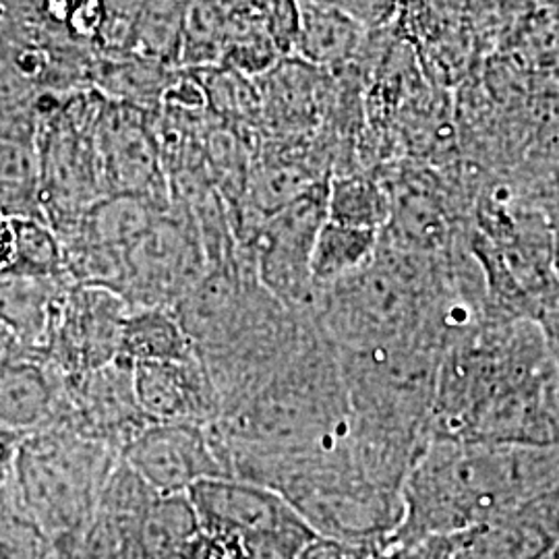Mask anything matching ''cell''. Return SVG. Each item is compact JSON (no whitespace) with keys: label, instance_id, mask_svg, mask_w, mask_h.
<instances>
[{"label":"cell","instance_id":"obj_19","mask_svg":"<svg viewBox=\"0 0 559 559\" xmlns=\"http://www.w3.org/2000/svg\"><path fill=\"white\" fill-rule=\"evenodd\" d=\"M55 392L34 365H0V425L36 427L50 419Z\"/></svg>","mask_w":559,"mask_h":559},{"label":"cell","instance_id":"obj_24","mask_svg":"<svg viewBox=\"0 0 559 559\" xmlns=\"http://www.w3.org/2000/svg\"><path fill=\"white\" fill-rule=\"evenodd\" d=\"M13 255H15V233L9 226L0 224V265L11 263Z\"/></svg>","mask_w":559,"mask_h":559},{"label":"cell","instance_id":"obj_2","mask_svg":"<svg viewBox=\"0 0 559 559\" xmlns=\"http://www.w3.org/2000/svg\"><path fill=\"white\" fill-rule=\"evenodd\" d=\"M559 487V445L431 438L402 485V520L388 545L456 537Z\"/></svg>","mask_w":559,"mask_h":559},{"label":"cell","instance_id":"obj_26","mask_svg":"<svg viewBox=\"0 0 559 559\" xmlns=\"http://www.w3.org/2000/svg\"><path fill=\"white\" fill-rule=\"evenodd\" d=\"M0 15H2V9H0Z\"/></svg>","mask_w":559,"mask_h":559},{"label":"cell","instance_id":"obj_21","mask_svg":"<svg viewBox=\"0 0 559 559\" xmlns=\"http://www.w3.org/2000/svg\"><path fill=\"white\" fill-rule=\"evenodd\" d=\"M332 11H338L348 20L359 23L365 32H378L394 20L400 0H309Z\"/></svg>","mask_w":559,"mask_h":559},{"label":"cell","instance_id":"obj_22","mask_svg":"<svg viewBox=\"0 0 559 559\" xmlns=\"http://www.w3.org/2000/svg\"><path fill=\"white\" fill-rule=\"evenodd\" d=\"M15 242H21L23 258L38 272H52L60 263L59 247L40 228H23Z\"/></svg>","mask_w":559,"mask_h":559},{"label":"cell","instance_id":"obj_17","mask_svg":"<svg viewBox=\"0 0 559 559\" xmlns=\"http://www.w3.org/2000/svg\"><path fill=\"white\" fill-rule=\"evenodd\" d=\"M380 233L325 221L311 255V278L320 295L323 288L359 272L373 260Z\"/></svg>","mask_w":559,"mask_h":559},{"label":"cell","instance_id":"obj_7","mask_svg":"<svg viewBox=\"0 0 559 559\" xmlns=\"http://www.w3.org/2000/svg\"><path fill=\"white\" fill-rule=\"evenodd\" d=\"M207 270L198 222L168 207L127 253L115 293L129 309H175Z\"/></svg>","mask_w":559,"mask_h":559},{"label":"cell","instance_id":"obj_13","mask_svg":"<svg viewBox=\"0 0 559 559\" xmlns=\"http://www.w3.org/2000/svg\"><path fill=\"white\" fill-rule=\"evenodd\" d=\"M129 305L106 286L78 284L67 299L60 346L71 378L119 359L120 332Z\"/></svg>","mask_w":559,"mask_h":559},{"label":"cell","instance_id":"obj_16","mask_svg":"<svg viewBox=\"0 0 559 559\" xmlns=\"http://www.w3.org/2000/svg\"><path fill=\"white\" fill-rule=\"evenodd\" d=\"M365 29L338 11L297 0V34L293 48L313 67H338L359 52Z\"/></svg>","mask_w":559,"mask_h":559},{"label":"cell","instance_id":"obj_3","mask_svg":"<svg viewBox=\"0 0 559 559\" xmlns=\"http://www.w3.org/2000/svg\"><path fill=\"white\" fill-rule=\"evenodd\" d=\"M233 464L316 454L348 436L350 406L338 348L321 334L278 373L212 425Z\"/></svg>","mask_w":559,"mask_h":559},{"label":"cell","instance_id":"obj_18","mask_svg":"<svg viewBox=\"0 0 559 559\" xmlns=\"http://www.w3.org/2000/svg\"><path fill=\"white\" fill-rule=\"evenodd\" d=\"M328 221L381 233L390 221V195L373 170H350L328 179Z\"/></svg>","mask_w":559,"mask_h":559},{"label":"cell","instance_id":"obj_11","mask_svg":"<svg viewBox=\"0 0 559 559\" xmlns=\"http://www.w3.org/2000/svg\"><path fill=\"white\" fill-rule=\"evenodd\" d=\"M559 543V487L456 535L452 559H547Z\"/></svg>","mask_w":559,"mask_h":559},{"label":"cell","instance_id":"obj_5","mask_svg":"<svg viewBox=\"0 0 559 559\" xmlns=\"http://www.w3.org/2000/svg\"><path fill=\"white\" fill-rule=\"evenodd\" d=\"M187 496L201 531L235 545L242 559H299L318 537L288 501L260 483L203 480Z\"/></svg>","mask_w":559,"mask_h":559},{"label":"cell","instance_id":"obj_20","mask_svg":"<svg viewBox=\"0 0 559 559\" xmlns=\"http://www.w3.org/2000/svg\"><path fill=\"white\" fill-rule=\"evenodd\" d=\"M299 559H394V549L385 540H348L316 537L311 540Z\"/></svg>","mask_w":559,"mask_h":559},{"label":"cell","instance_id":"obj_8","mask_svg":"<svg viewBox=\"0 0 559 559\" xmlns=\"http://www.w3.org/2000/svg\"><path fill=\"white\" fill-rule=\"evenodd\" d=\"M120 459L164 496L189 493L203 480L233 477L212 425L154 423L120 450Z\"/></svg>","mask_w":559,"mask_h":559},{"label":"cell","instance_id":"obj_25","mask_svg":"<svg viewBox=\"0 0 559 559\" xmlns=\"http://www.w3.org/2000/svg\"><path fill=\"white\" fill-rule=\"evenodd\" d=\"M11 454H13V438L0 425V479L4 477V471H7V464H9Z\"/></svg>","mask_w":559,"mask_h":559},{"label":"cell","instance_id":"obj_1","mask_svg":"<svg viewBox=\"0 0 559 559\" xmlns=\"http://www.w3.org/2000/svg\"><path fill=\"white\" fill-rule=\"evenodd\" d=\"M431 438L559 445V371L537 321L487 318L445 348Z\"/></svg>","mask_w":559,"mask_h":559},{"label":"cell","instance_id":"obj_6","mask_svg":"<svg viewBox=\"0 0 559 559\" xmlns=\"http://www.w3.org/2000/svg\"><path fill=\"white\" fill-rule=\"evenodd\" d=\"M328 221V179L321 180L253 226L251 253L261 286L300 313H313L318 288L311 278V255Z\"/></svg>","mask_w":559,"mask_h":559},{"label":"cell","instance_id":"obj_15","mask_svg":"<svg viewBox=\"0 0 559 559\" xmlns=\"http://www.w3.org/2000/svg\"><path fill=\"white\" fill-rule=\"evenodd\" d=\"M198 357L175 309L140 307L129 309L120 332L119 359L127 365L173 362Z\"/></svg>","mask_w":559,"mask_h":559},{"label":"cell","instance_id":"obj_4","mask_svg":"<svg viewBox=\"0 0 559 559\" xmlns=\"http://www.w3.org/2000/svg\"><path fill=\"white\" fill-rule=\"evenodd\" d=\"M23 450L20 477L25 512L59 558L73 559L120 452L73 425Z\"/></svg>","mask_w":559,"mask_h":559},{"label":"cell","instance_id":"obj_14","mask_svg":"<svg viewBox=\"0 0 559 559\" xmlns=\"http://www.w3.org/2000/svg\"><path fill=\"white\" fill-rule=\"evenodd\" d=\"M104 182L108 195H141L168 205L160 175V152L131 119H117L98 131Z\"/></svg>","mask_w":559,"mask_h":559},{"label":"cell","instance_id":"obj_23","mask_svg":"<svg viewBox=\"0 0 559 559\" xmlns=\"http://www.w3.org/2000/svg\"><path fill=\"white\" fill-rule=\"evenodd\" d=\"M537 323H539L540 330H543L547 348H549V353H551L554 362H556L559 371V295L547 305V309L540 313Z\"/></svg>","mask_w":559,"mask_h":559},{"label":"cell","instance_id":"obj_10","mask_svg":"<svg viewBox=\"0 0 559 559\" xmlns=\"http://www.w3.org/2000/svg\"><path fill=\"white\" fill-rule=\"evenodd\" d=\"M133 388L150 423L210 427L221 420V396L200 357L133 365Z\"/></svg>","mask_w":559,"mask_h":559},{"label":"cell","instance_id":"obj_9","mask_svg":"<svg viewBox=\"0 0 559 559\" xmlns=\"http://www.w3.org/2000/svg\"><path fill=\"white\" fill-rule=\"evenodd\" d=\"M160 493L119 459L73 559H150L145 519Z\"/></svg>","mask_w":559,"mask_h":559},{"label":"cell","instance_id":"obj_12","mask_svg":"<svg viewBox=\"0 0 559 559\" xmlns=\"http://www.w3.org/2000/svg\"><path fill=\"white\" fill-rule=\"evenodd\" d=\"M73 415L71 423L83 433L122 450L150 423L141 411L133 388V367L112 360L96 371L71 378Z\"/></svg>","mask_w":559,"mask_h":559}]
</instances>
